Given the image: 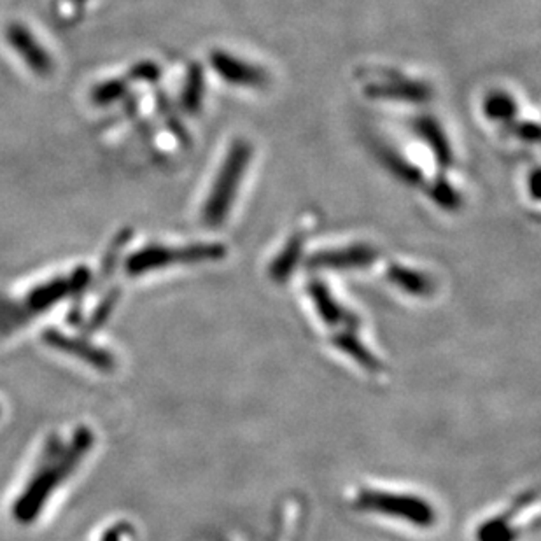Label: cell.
I'll list each match as a JSON object with an SVG mask.
<instances>
[{"label": "cell", "instance_id": "3957f363", "mask_svg": "<svg viewBox=\"0 0 541 541\" xmlns=\"http://www.w3.org/2000/svg\"><path fill=\"white\" fill-rule=\"evenodd\" d=\"M250 154H252L250 146L242 141L235 143L228 151L216 176V181L210 188V195L203 205L201 217L207 226H219L228 216L232 209V201L237 197V192L242 184V177L250 161Z\"/></svg>", "mask_w": 541, "mask_h": 541}, {"label": "cell", "instance_id": "8fae6325", "mask_svg": "<svg viewBox=\"0 0 541 541\" xmlns=\"http://www.w3.org/2000/svg\"><path fill=\"white\" fill-rule=\"evenodd\" d=\"M388 279L403 293L412 296H430L433 293V281L417 270L391 265L388 270Z\"/></svg>", "mask_w": 541, "mask_h": 541}, {"label": "cell", "instance_id": "e0dca14e", "mask_svg": "<svg viewBox=\"0 0 541 541\" xmlns=\"http://www.w3.org/2000/svg\"><path fill=\"white\" fill-rule=\"evenodd\" d=\"M125 92H127V83L119 81V79H112V81H107V83L99 85L94 90L92 99H94L95 103H99V105H105V103H112L114 100L123 97Z\"/></svg>", "mask_w": 541, "mask_h": 541}, {"label": "cell", "instance_id": "ba28073f", "mask_svg": "<svg viewBox=\"0 0 541 541\" xmlns=\"http://www.w3.org/2000/svg\"><path fill=\"white\" fill-rule=\"evenodd\" d=\"M7 41L16 50V53L27 61L32 72L39 76H48L53 69V61L46 50L36 41V37L29 32L27 27L20 23H12L7 29Z\"/></svg>", "mask_w": 541, "mask_h": 541}, {"label": "cell", "instance_id": "d6986e66", "mask_svg": "<svg viewBox=\"0 0 541 541\" xmlns=\"http://www.w3.org/2000/svg\"><path fill=\"white\" fill-rule=\"evenodd\" d=\"M132 76L144 81H152L158 78V67L154 63H143L132 70Z\"/></svg>", "mask_w": 541, "mask_h": 541}, {"label": "cell", "instance_id": "5b68a950", "mask_svg": "<svg viewBox=\"0 0 541 541\" xmlns=\"http://www.w3.org/2000/svg\"><path fill=\"white\" fill-rule=\"evenodd\" d=\"M356 506L363 512L382 513L421 528L433 526L437 519V513L430 503L410 494L366 489L359 492Z\"/></svg>", "mask_w": 541, "mask_h": 541}, {"label": "cell", "instance_id": "6da1fadb", "mask_svg": "<svg viewBox=\"0 0 541 541\" xmlns=\"http://www.w3.org/2000/svg\"><path fill=\"white\" fill-rule=\"evenodd\" d=\"M95 445V433L88 426L74 430L69 440L50 435L43 447L34 475L12 504V517L20 524H32L56 489L72 477Z\"/></svg>", "mask_w": 541, "mask_h": 541}, {"label": "cell", "instance_id": "7c38bea8", "mask_svg": "<svg viewBox=\"0 0 541 541\" xmlns=\"http://www.w3.org/2000/svg\"><path fill=\"white\" fill-rule=\"evenodd\" d=\"M529 503V496H524L522 499H519V503L515 504V508L508 510L506 513L491 519L489 522H486L484 526H480L479 529V541H513L515 540V531L512 529V519L515 517V513L524 508Z\"/></svg>", "mask_w": 541, "mask_h": 541}, {"label": "cell", "instance_id": "52a82bcc", "mask_svg": "<svg viewBox=\"0 0 541 541\" xmlns=\"http://www.w3.org/2000/svg\"><path fill=\"white\" fill-rule=\"evenodd\" d=\"M212 67L223 79H226V83H232L235 86L261 88L266 83L263 70L225 51H216L212 54Z\"/></svg>", "mask_w": 541, "mask_h": 541}, {"label": "cell", "instance_id": "8992f818", "mask_svg": "<svg viewBox=\"0 0 541 541\" xmlns=\"http://www.w3.org/2000/svg\"><path fill=\"white\" fill-rule=\"evenodd\" d=\"M45 344L50 345L51 348L60 350L63 354H69L76 359H81L83 363L90 365L92 368L100 372H112L116 368V357L112 352L102 348L99 345L92 344L79 337H70L65 333H60L58 330H46L43 335Z\"/></svg>", "mask_w": 541, "mask_h": 541}, {"label": "cell", "instance_id": "2e32d148", "mask_svg": "<svg viewBox=\"0 0 541 541\" xmlns=\"http://www.w3.org/2000/svg\"><path fill=\"white\" fill-rule=\"evenodd\" d=\"M118 299H119V291H118V290L107 291V295L103 296V298L100 299L99 305L95 307V310H94V314H92V317H90V321H88V324H86V328H85L86 333H92V332H95L97 328L105 324V321H107L109 316L112 314V310H114Z\"/></svg>", "mask_w": 541, "mask_h": 541}, {"label": "cell", "instance_id": "277c9868", "mask_svg": "<svg viewBox=\"0 0 541 541\" xmlns=\"http://www.w3.org/2000/svg\"><path fill=\"white\" fill-rule=\"evenodd\" d=\"M226 256V247L221 244H192V246H148L130 254L125 261V270L130 275H143L174 265H193L214 261Z\"/></svg>", "mask_w": 541, "mask_h": 541}, {"label": "cell", "instance_id": "ffe728a7", "mask_svg": "<svg viewBox=\"0 0 541 541\" xmlns=\"http://www.w3.org/2000/svg\"><path fill=\"white\" fill-rule=\"evenodd\" d=\"M78 2H86V0H78Z\"/></svg>", "mask_w": 541, "mask_h": 541}, {"label": "cell", "instance_id": "7a4b0ae2", "mask_svg": "<svg viewBox=\"0 0 541 541\" xmlns=\"http://www.w3.org/2000/svg\"><path fill=\"white\" fill-rule=\"evenodd\" d=\"M94 281L88 266L50 279L16 299L0 298V335H11L67 298L85 295Z\"/></svg>", "mask_w": 541, "mask_h": 541}, {"label": "cell", "instance_id": "44dd1931", "mask_svg": "<svg viewBox=\"0 0 541 541\" xmlns=\"http://www.w3.org/2000/svg\"><path fill=\"white\" fill-rule=\"evenodd\" d=\"M0 412H2V410H0Z\"/></svg>", "mask_w": 541, "mask_h": 541}, {"label": "cell", "instance_id": "9c48e42d", "mask_svg": "<svg viewBox=\"0 0 541 541\" xmlns=\"http://www.w3.org/2000/svg\"><path fill=\"white\" fill-rule=\"evenodd\" d=\"M377 252L372 247L350 246L337 250H324L310 258V266L314 268H332V270H352L365 268L372 265Z\"/></svg>", "mask_w": 541, "mask_h": 541}, {"label": "cell", "instance_id": "4fadbf2b", "mask_svg": "<svg viewBox=\"0 0 541 541\" xmlns=\"http://www.w3.org/2000/svg\"><path fill=\"white\" fill-rule=\"evenodd\" d=\"M333 344L337 345L340 350H344L345 354L350 356L357 365H361L363 368H366L370 372H377L382 368L381 361L354 335V330L340 332L333 339Z\"/></svg>", "mask_w": 541, "mask_h": 541}, {"label": "cell", "instance_id": "9a60e30c", "mask_svg": "<svg viewBox=\"0 0 541 541\" xmlns=\"http://www.w3.org/2000/svg\"><path fill=\"white\" fill-rule=\"evenodd\" d=\"M484 112L491 118V119H499V121H508L515 116L517 107L515 102L510 99L504 94H494L492 97L488 99L484 103Z\"/></svg>", "mask_w": 541, "mask_h": 541}, {"label": "cell", "instance_id": "5bb4252c", "mask_svg": "<svg viewBox=\"0 0 541 541\" xmlns=\"http://www.w3.org/2000/svg\"><path fill=\"white\" fill-rule=\"evenodd\" d=\"M301 247H303V237H301V234H296L295 237L288 242V246L283 249V252L274 259V263L270 266V275L274 281L284 283L288 279V275H291V272L298 265Z\"/></svg>", "mask_w": 541, "mask_h": 541}, {"label": "cell", "instance_id": "ac0fdd59", "mask_svg": "<svg viewBox=\"0 0 541 541\" xmlns=\"http://www.w3.org/2000/svg\"><path fill=\"white\" fill-rule=\"evenodd\" d=\"M130 533H132V528L125 522H119V524H114L109 529H105L100 541H123V538Z\"/></svg>", "mask_w": 541, "mask_h": 541}, {"label": "cell", "instance_id": "30bf717a", "mask_svg": "<svg viewBox=\"0 0 541 541\" xmlns=\"http://www.w3.org/2000/svg\"><path fill=\"white\" fill-rule=\"evenodd\" d=\"M308 295L312 298V301L316 305V310L319 312L321 319L328 326H332V328L345 326V330H356L357 319L340 307V303L333 298L330 290L323 283H319V281L310 283Z\"/></svg>", "mask_w": 541, "mask_h": 541}]
</instances>
